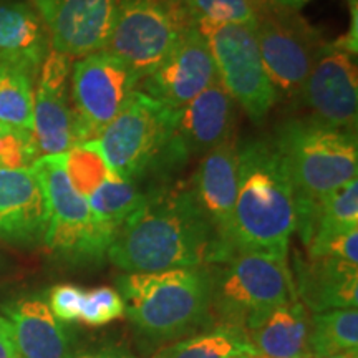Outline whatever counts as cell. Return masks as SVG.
Listing matches in <instances>:
<instances>
[{"instance_id": "cell-34", "label": "cell", "mask_w": 358, "mask_h": 358, "mask_svg": "<svg viewBox=\"0 0 358 358\" xmlns=\"http://www.w3.org/2000/svg\"><path fill=\"white\" fill-rule=\"evenodd\" d=\"M0 358H19L15 343H13L10 324L3 317H0Z\"/></svg>"}, {"instance_id": "cell-39", "label": "cell", "mask_w": 358, "mask_h": 358, "mask_svg": "<svg viewBox=\"0 0 358 358\" xmlns=\"http://www.w3.org/2000/svg\"><path fill=\"white\" fill-rule=\"evenodd\" d=\"M348 2H350V6H355V3H357V0H348Z\"/></svg>"}, {"instance_id": "cell-5", "label": "cell", "mask_w": 358, "mask_h": 358, "mask_svg": "<svg viewBox=\"0 0 358 358\" xmlns=\"http://www.w3.org/2000/svg\"><path fill=\"white\" fill-rule=\"evenodd\" d=\"M211 271V313L245 334L268 312L297 301L287 256L243 250Z\"/></svg>"}, {"instance_id": "cell-35", "label": "cell", "mask_w": 358, "mask_h": 358, "mask_svg": "<svg viewBox=\"0 0 358 358\" xmlns=\"http://www.w3.org/2000/svg\"><path fill=\"white\" fill-rule=\"evenodd\" d=\"M77 358H134L131 353L123 350V348H103V350L93 352V353H85Z\"/></svg>"}, {"instance_id": "cell-21", "label": "cell", "mask_w": 358, "mask_h": 358, "mask_svg": "<svg viewBox=\"0 0 358 358\" xmlns=\"http://www.w3.org/2000/svg\"><path fill=\"white\" fill-rule=\"evenodd\" d=\"M47 29L38 13L24 2L0 0V65L38 75L48 48Z\"/></svg>"}, {"instance_id": "cell-11", "label": "cell", "mask_w": 358, "mask_h": 358, "mask_svg": "<svg viewBox=\"0 0 358 358\" xmlns=\"http://www.w3.org/2000/svg\"><path fill=\"white\" fill-rule=\"evenodd\" d=\"M140 82L141 78L127 64L105 50L78 58L71 69V110L77 145L98 140Z\"/></svg>"}, {"instance_id": "cell-31", "label": "cell", "mask_w": 358, "mask_h": 358, "mask_svg": "<svg viewBox=\"0 0 358 358\" xmlns=\"http://www.w3.org/2000/svg\"><path fill=\"white\" fill-rule=\"evenodd\" d=\"M35 161L32 134L0 123V168H30Z\"/></svg>"}, {"instance_id": "cell-40", "label": "cell", "mask_w": 358, "mask_h": 358, "mask_svg": "<svg viewBox=\"0 0 358 358\" xmlns=\"http://www.w3.org/2000/svg\"><path fill=\"white\" fill-rule=\"evenodd\" d=\"M241 358H250V357H241Z\"/></svg>"}, {"instance_id": "cell-23", "label": "cell", "mask_w": 358, "mask_h": 358, "mask_svg": "<svg viewBox=\"0 0 358 358\" xmlns=\"http://www.w3.org/2000/svg\"><path fill=\"white\" fill-rule=\"evenodd\" d=\"M146 196L138 189L136 181L111 173L88 196L87 203L98 231L111 244L116 232L122 229L123 224L146 203Z\"/></svg>"}, {"instance_id": "cell-13", "label": "cell", "mask_w": 358, "mask_h": 358, "mask_svg": "<svg viewBox=\"0 0 358 358\" xmlns=\"http://www.w3.org/2000/svg\"><path fill=\"white\" fill-rule=\"evenodd\" d=\"M234 100L219 78L182 108L174 110L171 138L163 163L178 164L191 156L208 155L231 140L234 129Z\"/></svg>"}, {"instance_id": "cell-28", "label": "cell", "mask_w": 358, "mask_h": 358, "mask_svg": "<svg viewBox=\"0 0 358 358\" xmlns=\"http://www.w3.org/2000/svg\"><path fill=\"white\" fill-rule=\"evenodd\" d=\"M65 169L71 186L85 199L113 173L96 140L78 143L65 153Z\"/></svg>"}, {"instance_id": "cell-30", "label": "cell", "mask_w": 358, "mask_h": 358, "mask_svg": "<svg viewBox=\"0 0 358 358\" xmlns=\"http://www.w3.org/2000/svg\"><path fill=\"white\" fill-rule=\"evenodd\" d=\"M124 315L122 295L111 287H95L83 294L78 320L87 325H105Z\"/></svg>"}, {"instance_id": "cell-14", "label": "cell", "mask_w": 358, "mask_h": 358, "mask_svg": "<svg viewBox=\"0 0 358 358\" xmlns=\"http://www.w3.org/2000/svg\"><path fill=\"white\" fill-rule=\"evenodd\" d=\"M216 80L213 55L194 24L182 34L164 60L141 80V92L168 108L178 110L199 96Z\"/></svg>"}, {"instance_id": "cell-26", "label": "cell", "mask_w": 358, "mask_h": 358, "mask_svg": "<svg viewBox=\"0 0 358 358\" xmlns=\"http://www.w3.org/2000/svg\"><path fill=\"white\" fill-rule=\"evenodd\" d=\"M312 355L325 358L358 347V312L357 308H335L315 313L312 317L310 334Z\"/></svg>"}, {"instance_id": "cell-32", "label": "cell", "mask_w": 358, "mask_h": 358, "mask_svg": "<svg viewBox=\"0 0 358 358\" xmlns=\"http://www.w3.org/2000/svg\"><path fill=\"white\" fill-rule=\"evenodd\" d=\"M310 257H335L340 261L358 264V227L324 241L307 250Z\"/></svg>"}, {"instance_id": "cell-36", "label": "cell", "mask_w": 358, "mask_h": 358, "mask_svg": "<svg viewBox=\"0 0 358 358\" xmlns=\"http://www.w3.org/2000/svg\"><path fill=\"white\" fill-rule=\"evenodd\" d=\"M272 3L277 7H284V8H299L302 7L303 3H307L308 0H271Z\"/></svg>"}, {"instance_id": "cell-8", "label": "cell", "mask_w": 358, "mask_h": 358, "mask_svg": "<svg viewBox=\"0 0 358 358\" xmlns=\"http://www.w3.org/2000/svg\"><path fill=\"white\" fill-rule=\"evenodd\" d=\"M173 118L174 110L136 90L96 140L111 171L134 181L163 161Z\"/></svg>"}, {"instance_id": "cell-19", "label": "cell", "mask_w": 358, "mask_h": 358, "mask_svg": "<svg viewBox=\"0 0 358 358\" xmlns=\"http://www.w3.org/2000/svg\"><path fill=\"white\" fill-rule=\"evenodd\" d=\"M295 290L303 306L315 313L357 308L358 268L335 257L295 256Z\"/></svg>"}, {"instance_id": "cell-22", "label": "cell", "mask_w": 358, "mask_h": 358, "mask_svg": "<svg viewBox=\"0 0 358 358\" xmlns=\"http://www.w3.org/2000/svg\"><path fill=\"white\" fill-rule=\"evenodd\" d=\"M312 317L299 301L271 310L261 322L245 332L256 357L262 358H310Z\"/></svg>"}, {"instance_id": "cell-38", "label": "cell", "mask_w": 358, "mask_h": 358, "mask_svg": "<svg viewBox=\"0 0 358 358\" xmlns=\"http://www.w3.org/2000/svg\"><path fill=\"white\" fill-rule=\"evenodd\" d=\"M256 2H259L261 6L266 7V6H268V3H271V0H256Z\"/></svg>"}, {"instance_id": "cell-37", "label": "cell", "mask_w": 358, "mask_h": 358, "mask_svg": "<svg viewBox=\"0 0 358 358\" xmlns=\"http://www.w3.org/2000/svg\"><path fill=\"white\" fill-rule=\"evenodd\" d=\"M325 358H358V357H357V350H353V352H343V353H337V355H332V357H325Z\"/></svg>"}, {"instance_id": "cell-6", "label": "cell", "mask_w": 358, "mask_h": 358, "mask_svg": "<svg viewBox=\"0 0 358 358\" xmlns=\"http://www.w3.org/2000/svg\"><path fill=\"white\" fill-rule=\"evenodd\" d=\"M192 25L179 0H116L105 52L120 58L143 80Z\"/></svg>"}, {"instance_id": "cell-4", "label": "cell", "mask_w": 358, "mask_h": 358, "mask_svg": "<svg viewBox=\"0 0 358 358\" xmlns=\"http://www.w3.org/2000/svg\"><path fill=\"white\" fill-rule=\"evenodd\" d=\"M118 289L129 320L150 340L181 337L211 317L209 267L127 274Z\"/></svg>"}, {"instance_id": "cell-33", "label": "cell", "mask_w": 358, "mask_h": 358, "mask_svg": "<svg viewBox=\"0 0 358 358\" xmlns=\"http://www.w3.org/2000/svg\"><path fill=\"white\" fill-rule=\"evenodd\" d=\"M85 290L73 284H60L50 290V310L58 320H78Z\"/></svg>"}, {"instance_id": "cell-3", "label": "cell", "mask_w": 358, "mask_h": 358, "mask_svg": "<svg viewBox=\"0 0 358 358\" xmlns=\"http://www.w3.org/2000/svg\"><path fill=\"white\" fill-rule=\"evenodd\" d=\"M274 145L284 159L297 206V229L338 187L358 174L355 131L317 120H290L277 129Z\"/></svg>"}, {"instance_id": "cell-15", "label": "cell", "mask_w": 358, "mask_h": 358, "mask_svg": "<svg viewBox=\"0 0 358 358\" xmlns=\"http://www.w3.org/2000/svg\"><path fill=\"white\" fill-rule=\"evenodd\" d=\"M70 58L55 50L47 53L38 71V85L34 92L35 156L65 155L77 145L73 110L69 101Z\"/></svg>"}, {"instance_id": "cell-16", "label": "cell", "mask_w": 358, "mask_h": 358, "mask_svg": "<svg viewBox=\"0 0 358 358\" xmlns=\"http://www.w3.org/2000/svg\"><path fill=\"white\" fill-rule=\"evenodd\" d=\"M302 100L310 106L317 122L355 131L358 77L352 57L332 43H327L308 73Z\"/></svg>"}, {"instance_id": "cell-27", "label": "cell", "mask_w": 358, "mask_h": 358, "mask_svg": "<svg viewBox=\"0 0 358 358\" xmlns=\"http://www.w3.org/2000/svg\"><path fill=\"white\" fill-rule=\"evenodd\" d=\"M0 123L34 131V77L15 66L0 65Z\"/></svg>"}, {"instance_id": "cell-17", "label": "cell", "mask_w": 358, "mask_h": 358, "mask_svg": "<svg viewBox=\"0 0 358 358\" xmlns=\"http://www.w3.org/2000/svg\"><path fill=\"white\" fill-rule=\"evenodd\" d=\"M47 226V196L34 166L0 168V237L13 243H38Z\"/></svg>"}, {"instance_id": "cell-10", "label": "cell", "mask_w": 358, "mask_h": 358, "mask_svg": "<svg viewBox=\"0 0 358 358\" xmlns=\"http://www.w3.org/2000/svg\"><path fill=\"white\" fill-rule=\"evenodd\" d=\"M256 34L277 100L302 98L308 73L327 42L294 8L277 7L272 2L257 17Z\"/></svg>"}, {"instance_id": "cell-18", "label": "cell", "mask_w": 358, "mask_h": 358, "mask_svg": "<svg viewBox=\"0 0 358 358\" xmlns=\"http://www.w3.org/2000/svg\"><path fill=\"white\" fill-rule=\"evenodd\" d=\"M237 166L239 146L231 138L204 156L192 178L191 191L231 256L227 237L237 198Z\"/></svg>"}, {"instance_id": "cell-29", "label": "cell", "mask_w": 358, "mask_h": 358, "mask_svg": "<svg viewBox=\"0 0 358 358\" xmlns=\"http://www.w3.org/2000/svg\"><path fill=\"white\" fill-rule=\"evenodd\" d=\"M192 22L209 20L216 24H256L262 10L256 0H179Z\"/></svg>"}, {"instance_id": "cell-25", "label": "cell", "mask_w": 358, "mask_h": 358, "mask_svg": "<svg viewBox=\"0 0 358 358\" xmlns=\"http://www.w3.org/2000/svg\"><path fill=\"white\" fill-rule=\"evenodd\" d=\"M256 358L243 330L219 325L209 332L194 335L173 345L163 347L153 358Z\"/></svg>"}, {"instance_id": "cell-12", "label": "cell", "mask_w": 358, "mask_h": 358, "mask_svg": "<svg viewBox=\"0 0 358 358\" xmlns=\"http://www.w3.org/2000/svg\"><path fill=\"white\" fill-rule=\"evenodd\" d=\"M50 38L52 50L83 58L105 50L116 0H32Z\"/></svg>"}, {"instance_id": "cell-1", "label": "cell", "mask_w": 358, "mask_h": 358, "mask_svg": "<svg viewBox=\"0 0 358 358\" xmlns=\"http://www.w3.org/2000/svg\"><path fill=\"white\" fill-rule=\"evenodd\" d=\"M106 256L128 274L209 267L231 257L191 191L146 203L123 224Z\"/></svg>"}, {"instance_id": "cell-9", "label": "cell", "mask_w": 358, "mask_h": 358, "mask_svg": "<svg viewBox=\"0 0 358 358\" xmlns=\"http://www.w3.org/2000/svg\"><path fill=\"white\" fill-rule=\"evenodd\" d=\"M42 181L48 206L45 244L69 261H101L110 243L98 231L90 206L71 186L65 155L45 156L32 164Z\"/></svg>"}, {"instance_id": "cell-7", "label": "cell", "mask_w": 358, "mask_h": 358, "mask_svg": "<svg viewBox=\"0 0 358 358\" xmlns=\"http://www.w3.org/2000/svg\"><path fill=\"white\" fill-rule=\"evenodd\" d=\"M216 65L217 78L254 123H262L277 96L264 69L256 24H216L196 20Z\"/></svg>"}, {"instance_id": "cell-20", "label": "cell", "mask_w": 358, "mask_h": 358, "mask_svg": "<svg viewBox=\"0 0 358 358\" xmlns=\"http://www.w3.org/2000/svg\"><path fill=\"white\" fill-rule=\"evenodd\" d=\"M13 343L22 358H73L70 337L38 297H24L3 307Z\"/></svg>"}, {"instance_id": "cell-2", "label": "cell", "mask_w": 358, "mask_h": 358, "mask_svg": "<svg viewBox=\"0 0 358 358\" xmlns=\"http://www.w3.org/2000/svg\"><path fill=\"white\" fill-rule=\"evenodd\" d=\"M297 231V206L284 159L272 140H252L239 148L237 198L227 244L243 250L287 256Z\"/></svg>"}, {"instance_id": "cell-24", "label": "cell", "mask_w": 358, "mask_h": 358, "mask_svg": "<svg viewBox=\"0 0 358 358\" xmlns=\"http://www.w3.org/2000/svg\"><path fill=\"white\" fill-rule=\"evenodd\" d=\"M355 227H358V179H352L332 192L297 231L308 250Z\"/></svg>"}]
</instances>
